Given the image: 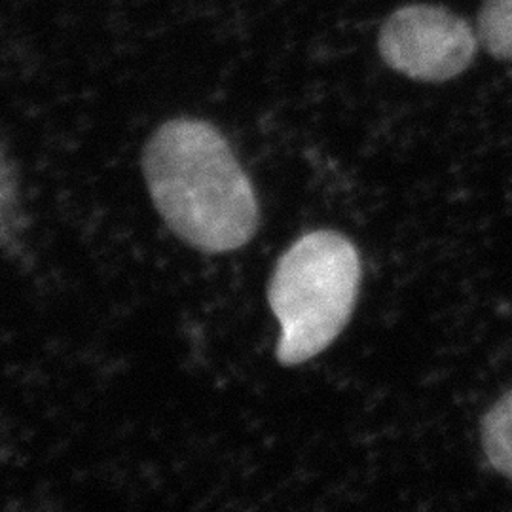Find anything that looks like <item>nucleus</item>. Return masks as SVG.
<instances>
[{"mask_svg":"<svg viewBox=\"0 0 512 512\" xmlns=\"http://www.w3.org/2000/svg\"><path fill=\"white\" fill-rule=\"evenodd\" d=\"M141 165L158 215L188 247L220 255L255 238V186L213 124L167 120L148 137Z\"/></svg>","mask_w":512,"mask_h":512,"instance_id":"nucleus-1","label":"nucleus"},{"mask_svg":"<svg viewBox=\"0 0 512 512\" xmlns=\"http://www.w3.org/2000/svg\"><path fill=\"white\" fill-rule=\"evenodd\" d=\"M363 266L353 241L336 230H313L275 262L268 302L281 327L277 361L298 366L323 353L351 319Z\"/></svg>","mask_w":512,"mask_h":512,"instance_id":"nucleus-2","label":"nucleus"},{"mask_svg":"<svg viewBox=\"0 0 512 512\" xmlns=\"http://www.w3.org/2000/svg\"><path fill=\"white\" fill-rule=\"evenodd\" d=\"M378 50L385 65L416 82L440 84L475 63L478 40L465 19L437 4H408L385 19Z\"/></svg>","mask_w":512,"mask_h":512,"instance_id":"nucleus-3","label":"nucleus"},{"mask_svg":"<svg viewBox=\"0 0 512 512\" xmlns=\"http://www.w3.org/2000/svg\"><path fill=\"white\" fill-rule=\"evenodd\" d=\"M480 437L490 465L512 480V389L486 412Z\"/></svg>","mask_w":512,"mask_h":512,"instance_id":"nucleus-4","label":"nucleus"},{"mask_svg":"<svg viewBox=\"0 0 512 512\" xmlns=\"http://www.w3.org/2000/svg\"><path fill=\"white\" fill-rule=\"evenodd\" d=\"M478 38L488 54L512 61V0H484L478 12Z\"/></svg>","mask_w":512,"mask_h":512,"instance_id":"nucleus-5","label":"nucleus"}]
</instances>
